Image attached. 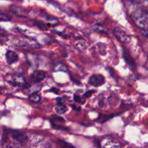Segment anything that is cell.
<instances>
[{
	"label": "cell",
	"instance_id": "23",
	"mask_svg": "<svg viewBox=\"0 0 148 148\" xmlns=\"http://www.w3.org/2000/svg\"><path fill=\"white\" fill-rule=\"evenodd\" d=\"M1 92H2V88H1V87H0V94H1Z\"/></svg>",
	"mask_w": 148,
	"mask_h": 148
},
{
	"label": "cell",
	"instance_id": "14",
	"mask_svg": "<svg viewBox=\"0 0 148 148\" xmlns=\"http://www.w3.org/2000/svg\"><path fill=\"white\" fill-rule=\"evenodd\" d=\"M10 20H11V17L10 16H8L7 14L0 13V21H9Z\"/></svg>",
	"mask_w": 148,
	"mask_h": 148
},
{
	"label": "cell",
	"instance_id": "9",
	"mask_svg": "<svg viewBox=\"0 0 148 148\" xmlns=\"http://www.w3.org/2000/svg\"><path fill=\"white\" fill-rule=\"evenodd\" d=\"M10 10L12 14L18 17H25L27 14V12L25 9L22 7H17V6H11L10 7Z\"/></svg>",
	"mask_w": 148,
	"mask_h": 148
},
{
	"label": "cell",
	"instance_id": "3",
	"mask_svg": "<svg viewBox=\"0 0 148 148\" xmlns=\"http://www.w3.org/2000/svg\"><path fill=\"white\" fill-rule=\"evenodd\" d=\"M42 85H40L39 82H33L32 85L26 84L23 88V93L25 94L26 95H31L33 94L38 93L39 91L41 90Z\"/></svg>",
	"mask_w": 148,
	"mask_h": 148
},
{
	"label": "cell",
	"instance_id": "6",
	"mask_svg": "<svg viewBox=\"0 0 148 148\" xmlns=\"http://www.w3.org/2000/svg\"><path fill=\"white\" fill-rule=\"evenodd\" d=\"M46 77V72L42 70H35L30 75V79L33 82H40Z\"/></svg>",
	"mask_w": 148,
	"mask_h": 148
},
{
	"label": "cell",
	"instance_id": "20",
	"mask_svg": "<svg viewBox=\"0 0 148 148\" xmlns=\"http://www.w3.org/2000/svg\"><path fill=\"white\" fill-rule=\"evenodd\" d=\"M63 103H64V102H63V100H62V98H59L56 99V104H57V105H59V104H63Z\"/></svg>",
	"mask_w": 148,
	"mask_h": 148
},
{
	"label": "cell",
	"instance_id": "21",
	"mask_svg": "<svg viewBox=\"0 0 148 148\" xmlns=\"http://www.w3.org/2000/svg\"><path fill=\"white\" fill-rule=\"evenodd\" d=\"M98 105H99V106L101 107V108H103V107H104V103H103V101H101V102L99 103V104H98Z\"/></svg>",
	"mask_w": 148,
	"mask_h": 148
},
{
	"label": "cell",
	"instance_id": "8",
	"mask_svg": "<svg viewBox=\"0 0 148 148\" xmlns=\"http://www.w3.org/2000/svg\"><path fill=\"white\" fill-rule=\"evenodd\" d=\"M5 58L8 64H13L18 61L19 56L17 53L13 51L9 50L6 52Z\"/></svg>",
	"mask_w": 148,
	"mask_h": 148
},
{
	"label": "cell",
	"instance_id": "7",
	"mask_svg": "<svg viewBox=\"0 0 148 148\" xmlns=\"http://www.w3.org/2000/svg\"><path fill=\"white\" fill-rule=\"evenodd\" d=\"M101 146L103 147H119L121 145L116 140L110 138V137H106L102 140Z\"/></svg>",
	"mask_w": 148,
	"mask_h": 148
},
{
	"label": "cell",
	"instance_id": "2",
	"mask_svg": "<svg viewBox=\"0 0 148 148\" xmlns=\"http://www.w3.org/2000/svg\"><path fill=\"white\" fill-rule=\"evenodd\" d=\"M114 34L119 41L123 43H128L131 41V37L121 28L115 27L114 29Z\"/></svg>",
	"mask_w": 148,
	"mask_h": 148
},
{
	"label": "cell",
	"instance_id": "11",
	"mask_svg": "<svg viewBox=\"0 0 148 148\" xmlns=\"http://www.w3.org/2000/svg\"><path fill=\"white\" fill-rule=\"evenodd\" d=\"M55 110H56V111L57 114H65L66 111H67L68 109H67V108H66V106L63 103V104H59V105L56 106Z\"/></svg>",
	"mask_w": 148,
	"mask_h": 148
},
{
	"label": "cell",
	"instance_id": "19",
	"mask_svg": "<svg viewBox=\"0 0 148 148\" xmlns=\"http://www.w3.org/2000/svg\"><path fill=\"white\" fill-rule=\"evenodd\" d=\"M50 91H51V92H54V93H56V94H59V90H58L57 88H51Z\"/></svg>",
	"mask_w": 148,
	"mask_h": 148
},
{
	"label": "cell",
	"instance_id": "17",
	"mask_svg": "<svg viewBox=\"0 0 148 148\" xmlns=\"http://www.w3.org/2000/svg\"><path fill=\"white\" fill-rule=\"evenodd\" d=\"M94 92H95V91H94V90H88V91H87V92H85V93H84L83 97H84V98H88V97L90 96V95H92V93H94Z\"/></svg>",
	"mask_w": 148,
	"mask_h": 148
},
{
	"label": "cell",
	"instance_id": "18",
	"mask_svg": "<svg viewBox=\"0 0 148 148\" xmlns=\"http://www.w3.org/2000/svg\"><path fill=\"white\" fill-rule=\"evenodd\" d=\"M71 106L72 107V108H73V109L76 110V111H80V110H81L80 106H78L75 105V104H74V105H71Z\"/></svg>",
	"mask_w": 148,
	"mask_h": 148
},
{
	"label": "cell",
	"instance_id": "1",
	"mask_svg": "<svg viewBox=\"0 0 148 148\" xmlns=\"http://www.w3.org/2000/svg\"><path fill=\"white\" fill-rule=\"evenodd\" d=\"M6 82L14 87H24L27 84L23 76L17 74H8L5 76Z\"/></svg>",
	"mask_w": 148,
	"mask_h": 148
},
{
	"label": "cell",
	"instance_id": "13",
	"mask_svg": "<svg viewBox=\"0 0 148 148\" xmlns=\"http://www.w3.org/2000/svg\"><path fill=\"white\" fill-rule=\"evenodd\" d=\"M75 46H76L78 49H79V50L81 51H83L85 50V49H87L86 43L84 41L77 42V43H76V44H75Z\"/></svg>",
	"mask_w": 148,
	"mask_h": 148
},
{
	"label": "cell",
	"instance_id": "16",
	"mask_svg": "<svg viewBox=\"0 0 148 148\" xmlns=\"http://www.w3.org/2000/svg\"><path fill=\"white\" fill-rule=\"evenodd\" d=\"M36 25L38 26V27H39V28L42 29V30H48V27H46V25L43 24V23H36Z\"/></svg>",
	"mask_w": 148,
	"mask_h": 148
},
{
	"label": "cell",
	"instance_id": "5",
	"mask_svg": "<svg viewBox=\"0 0 148 148\" xmlns=\"http://www.w3.org/2000/svg\"><path fill=\"white\" fill-rule=\"evenodd\" d=\"M12 138L18 143H25L27 140V136L23 132L18 131V130H12L11 131Z\"/></svg>",
	"mask_w": 148,
	"mask_h": 148
},
{
	"label": "cell",
	"instance_id": "22",
	"mask_svg": "<svg viewBox=\"0 0 148 148\" xmlns=\"http://www.w3.org/2000/svg\"><path fill=\"white\" fill-rule=\"evenodd\" d=\"M143 32H144V34L145 35V36H148V28L147 29V30H143Z\"/></svg>",
	"mask_w": 148,
	"mask_h": 148
},
{
	"label": "cell",
	"instance_id": "10",
	"mask_svg": "<svg viewBox=\"0 0 148 148\" xmlns=\"http://www.w3.org/2000/svg\"><path fill=\"white\" fill-rule=\"evenodd\" d=\"M124 59H125L127 64L129 65V66H130L131 67H133V68L135 67V63H134V62L133 61L132 58L130 56V53H129L128 52L125 50L124 51Z\"/></svg>",
	"mask_w": 148,
	"mask_h": 148
},
{
	"label": "cell",
	"instance_id": "12",
	"mask_svg": "<svg viewBox=\"0 0 148 148\" xmlns=\"http://www.w3.org/2000/svg\"><path fill=\"white\" fill-rule=\"evenodd\" d=\"M29 101L32 103H38L40 102V95H38L37 93H35L31 95H29Z\"/></svg>",
	"mask_w": 148,
	"mask_h": 148
},
{
	"label": "cell",
	"instance_id": "4",
	"mask_svg": "<svg viewBox=\"0 0 148 148\" xmlns=\"http://www.w3.org/2000/svg\"><path fill=\"white\" fill-rule=\"evenodd\" d=\"M106 79L102 75H93L90 77L89 84L94 87H100L104 85Z\"/></svg>",
	"mask_w": 148,
	"mask_h": 148
},
{
	"label": "cell",
	"instance_id": "15",
	"mask_svg": "<svg viewBox=\"0 0 148 148\" xmlns=\"http://www.w3.org/2000/svg\"><path fill=\"white\" fill-rule=\"evenodd\" d=\"M74 100H75V102H77V103H84V99H82L81 97H79V95H77V94H75L74 95Z\"/></svg>",
	"mask_w": 148,
	"mask_h": 148
}]
</instances>
